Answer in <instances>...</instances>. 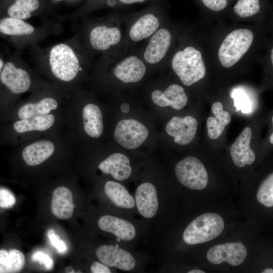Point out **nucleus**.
I'll list each match as a JSON object with an SVG mask.
<instances>
[{"mask_svg":"<svg viewBox=\"0 0 273 273\" xmlns=\"http://www.w3.org/2000/svg\"><path fill=\"white\" fill-rule=\"evenodd\" d=\"M149 131L139 121L133 119H123L117 124L114 139L122 147L128 149L139 147L147 139Z\"/></svg>","mask_w":273,"mask_h":273,"instance_id":"nucleus-10","label":"nucleus"},{"mask_svg":"<svg viewBox=\"0 0 273 273\" xmlns=\"http://www.w3.org/2000/svg\"><path fill=\"white\" fill-rule=\"evenodd\" d=\"M172 40L170 32L166 28L158 29L151 37L144 53L145 60L151 64L160 62L168 52Z\"/></svg>","mask_w":273,"mask_h":273,"instance_id":"nucleus-15","label":"nucleus"},{"mask_svg":"<svg viewBox=\"0 0 273 273\" xmlns=\"http://www.w3.org/2000/svg\"><path fill=\"white\" fill-rule=\"evenodd\" d=\"M121 38L119 28L116 27H109L105 25L98 26L94 28L89 34V40L92 46L99 51H105L111 46L117 44Z\"/></svg>","mask_w":273,"mask_h":273,"instance_id":"nucleus-21","label":"nucleus"},{"mask_svg":"<svg viewBox=\"0 0 273 273\" xmlns=\"http://www.w3.org/2000/svg\"><path fill=\"white\" fill-rule=\"evenodd\" d=\"M235 95L232 97L234 99V106L237 111L241 110L243 113H250L251 111L250 101L242 93H237Z\"/></svg>","mask_w":273,"mask_h":273,"instance_id":"nucleus-31","label":"nucleus"},{"mask_svg":"<svg viewBox=\"0 0 273 273\" xmlns=\"http://www.w3.org/2000/svg\"><path fill=\"white\" fill-rule=\"evenodd\" d=\"M48 237L51 243L60 253H64L67 251V245L64 241L61 240L60 237L51 229L48 232Z\"/></svg>","mask_w":273,"mask_h":273,"instance_id":"nucleus-32","label":"nucleus"},{"mask_svg":"<svg viewBox=\"0 0 273 273\" xmlns=\"http://www.w3.org/2000/svg\"><path fill=\"white\" fill-rule=\"evenodd\" d=\"M188 273H205V272L198 269H193L189 271Z\"/></svg>","mask_w":273,"mask_h":273,"instance_id":"nucleus-37","label":"nucleus"},{"mask_svg":"<svg viewBox=\"0 0 273 273\" xmlns=\"http://www.w3.org/2000/svg\"><path fill=\"white\" fill-rule=\"evenodd\" d=\"M89 269L92 273L117 272V270L111 268L97 260H95L92 262Z\"/></svg>","mask_w":273,"mask_h":273,"instance_id":"nucleus-34","label":"nucleus"},{"mask_svg":"<svg viewBox=\"0 0 273 273\" xmlns=\"http://www.w3.org/2000/svg\"><path fill=\"white\" fill-rule=\"evenodd\" d=\"M171 66L175 74L187 86L202 79L206 73L201 52L192 46L177 51L172 59Z\"/></svg>","mask_w":273,"mask_h":273,"instance_id":"nucleus-5","label":"nucleus"},{"mask_svg":"<svg viewBox=\"0 0 273 273\" xmlns=\"http://www.w3.org/2000/svg\"><path fill=\"white\" fill-rule=\"evenodd\" d=\"M63 109L50 114L17 120L0 126V145L16 147L63 130Z\"/></svg>","mask_w":273,"mask_h":273,"instance_id":"nucleus-2","label":"nucleus"},{"mask_svg":"<svg viewBox=\"0 0 273 273\" xmlns=\"http://www.w3.org/2000/svg\"><path fill=\"white\" fill-rule=\"evenodd\" d=\"M262 273H272L273 272V269L270 268H267L264 269L262 272Z\"/></svg>","mask_w":273,"mask_h":273,"instance_id":"nucleus-38","label":"nucleus"},{"mask_svg":"<svg viewBox=\"0 0 273 273\" xmlns=\"http://www.w3.org/2000/svg\"><path fill=\"white\" fill-rule=\"evenodd\" d=\"M50 64L54 76L65 82L74 79L81 69L78 59L73 50L64 43L52 48L50 54Z\"/></svg>","mask_w":273,"mask_h":273,"instance_id":"nucleus-7","label":"nucleus"},{"mask_svg":"<svg viewBox=\"0 0 273 273\" xmlns=\"http://www.w3.org/2000/svg\"><path fill=\"white\" fill-rule=\"evenodd\" d=\"M254 40V32L248 28H237L229 32L222 40L217 51L219 64L226 68L238 64L250 50Z\"/></svg>","mask_w":273,"mask_h":273,"instance_id":"nucleus-4","label":"nucleus"},{"mask_svg":"<svg viewBox=\"0 0 273 273\" xmlns=\"http://www.w3.org/2000/svg\"><path fill=\"white\" fill-rule=\"evenodd\" d=\"M174 171L178 182L189 189L201 190L207 186L206 169L202 162L195 157L188 156L178 162Z\"/></svg>","mask_w":273,"mask_h":273,"instance_id":"nucleus-9","label":"nucleus"},{"mask_svg":"<svg viewBox=\"0 0 273 273\" xmlns=\"http://www.w3.org/2000/svg\"><path fill=\"white\" fill-rule=\"evenodd\" d=\"M58 1V0H57Z\"/></svg>","mask_w":273,"mask_h":273,"instance_id":"nucleus-43","label":"nucleus"},{"mask_svg":"<svg viewBox=\"0 0 273 273\" xmlns=\"http://www.w3.org/2000/svg\"><path fill=\"white\" fill-rule=\"evenodd\" d=\"M272 56H273V49L272 48H271V50H270V61L271 62V64L272 65V62H273V60H272Z\"/></svg>","mask_w":273,"mask_h":273,"instance_id":"nucleus-40","label":"nucleus"},{"mask_svg":"<svg viewBox=\"0 0 273 273\" xmlns=\"http://www.w3.org/2000/svg\"><path fill=\"white\" fill-rule=\"evenodd\" d=\"M269 141L271 144H273V133H272L271 134L269 137Z\"/></svg>","mask_w":273,"mask_h":273,"instance_id":"nucleus-42","label":"nucleus"},{"mask_svg":"<svg viewBox=\"0 0 273 273\" xmlns=\"http://www.w3.org/2000/svg\"><path fill=\"white\" fill-rule=\"evenodd\" d=\"M247 254V249L241 242L219 244L211 247L207 252L208 260L214 264L226 262L233 266L243 262Z\"/></svg>","mask_w":273,"mask_h":273,"instance_id":"nucleus-11","label":"nucleus"},{"mask_svg":"<svg viewBox=\"0 0 273 273\" xmlns=\"http://www.w3.org/2000/svg\"><path fill=\"white\" fill-rule=\"evenodd\" d=\"M34 27L22 19L7 17L0 21V32L9 35L21 36L32 34Z\"/></svg>","mask_w":273,"mask_h":273,"instance_id":"nucleus-26","label":"nucleus"},{"mask_svg":"<svg viewBox=\"0 0 273 273\" xmlns=\"http://www.w3.org/2000/svg\"><path fill=\"white\" fill-rule=\"evenodd\" d=\"M16 203L14 195L8 189L0 188V207L10 208Z\"/></svg>","mask_w":273,"mask_h":273,"instance_id":"nucleus-30","label":"nucleus"},{"mask_svg":"<svg viewBox=\"0 0 273 273\" xmlns=\"http://www.w3.org/2000/svg\"><path fill=\"white\" fill-rule=\"evenodd\" d=\"M211 111L215 117H209L206 121L208 136L212 140L218 138L224 131L225 126L230 122L231 116L229 112L223 110L219 102L214 103Z\"/></svg>","mask_w":273,"mask_h":273,"instance_id":"nucleus-22","label":"nucleus"},{"mask_svg":"<svg viewBox=\"0 0 273 273\" xmlns=\"http://www.w3.org/2000/svg\"><path fill=\"white\" fill-rule=\"evenodd\" d=\"M203 9L217 13L226 10L235 0H195Z\"/></svg>","mask_w":273,"mask_h":273,"instance_id":"nucleus-29","label":"nucleus"},{"mask_svg":"<svg viewBox=\"0 0 273 273\" xmlns=\"http://www.w3.org/2000/svg\"><path fill=\"white\" fill-rule=\"evenodd\" d=\"M258 201L265 206H273V174H270L260 185L257 193Z\"/></svg>","mask_w":273,"mask_h":273,"instance_id":"nucleus-28","label":"nucleus"},{"mask_svg":"<svg viewBox=\"0 0 273 273\" xmlns=\"http://www.w3.org/2000/svg\"><path fill=\"white\" fill-rule=\"evenodd\" d=\"M98 194L101 207L126 217H139L133 195L120 182L104 181Z\"/></svg>","mask_w":273,"mask_h":273,"instance_id":"nucleus-3","label":"nucleus"},{"mask_svg":"<svg viewBox=\"0 0 273 273\" xmlns=\"http://www.w3.org/2000/svg\"><path fill=\"white\" fill-rule=\"evenodd\" d=\"M95 224L104 240L131 250L143 248L151 229L139 217L122 216L100 207Z\"/></svg>","mask_w":273,"mask_h":273,"instance_id":"nucleus-1","label":"nucleus"},{"mask_svg":"<svg viewBox=\"0 0 273 273\" xmlns=\"http://www.w3.org/2000/svg\"><path fill=\"white\" fill-rule=\"evenodd\" d=\"M98 169L119 182L128 180L132 176L133 168L129 158L124 154L115 153L101 161Z\"/></svg>","mask_w":273,"mask_h":273,"instance_id":"nucleus-13","label":"nucleus"},{"mask_svg":"<svg viewBox=\"0 0 273 273\" xmlns=\"http://www.w3.org/2000/svg\"><path fill=\"white\" fill-rule=\"evenodd\" d=\"M120 109L122 112L126 113L130 110V107L129 105L126 103H123L120 106Z\"/></svg>","mask_w":273,"mask_h":273,"instance_id":"nucleus-35","label":"nucleus"},{"mask_svg":"<svg viewBox=\"0 0 273 273\" xmlns=\"http://www.w3.org/2000/svg\"><path fill=\"white\" fill-rule=\"evenodd\" d=\"M81 116L84 132L93 139L100 138L103 132L102 112L94 103H87L81 109Z\"/></svg>","mask_w":273,"mask_h":273,"instance_id":"nucleus-20","label":"nucleus"},{"mask_svg":"<svg viewBox=\"0 0 273 273\" xmlns=\"http://www.w3.org/2000/svg\"><path fill=\"white\" fill-rule=\"evenodd\" d=\"M25 256L20 251L0 250V273L19 272L25 264Z\"/></svg>","mask_w":273,"mask_h":273,"instance_id":"nucleus-25","label":"nucleus"},{"mask_svg":"<svg viewBox=\"0 0 273 273\" xmlns=\"http://www.w3.org/2000/svg\"><path fill=\"white\" fill-rule=\"evenodd\" d=\"M160 22L152 14H147L138 19L131 27L129 35L134 41H139L149 37L158 29Z\"/></svg>","mask_w":273,"mask_h":273,"instance_id":"nucleus-23","label":"nucleus"},{"mask_svg":"<svg viewBox=\"0 0 273 273\" xmlns=\"http://www.w3.org/2000/svg\"><path fill=\"white\" fill-rule=\"evenodd\" d=\"M3 67V62L1 60H0V75L2 71Z\"/></svg>","mask_w":273,"mask_h":273,"instance_id":"nucleus-41","label":"nucleus"},{"mask_svg":"<svg viewBox=\"0 0 273 273\" xmlns=\"http://www.w3.org/2000/svg\"><path fill=\"white\" fill-rule=\"evenodd\" d=\"M66 272H75V270L72 267H67L66 269Z\"/></svg>","mask_w":273,"mask_h":273,"instance_id":"nucleus-39","label":"nucleus"},{"mask_svg":"<svg viewBox=\"0 0 273 273\" xmlns=\"http://www.w3.org/2000/svg\"><path fill=\"white\" fill-rule=\"evenodd\" d=\"M224 222L218 214H203L191 221L183 232L182 238L187 244L195 245L209 242L222 232Z\"/></svg>","mask_w":273,"mask_h":273,"instance_id":"nucleus-6","label":"nucleus"},{"mask_svg":"<svg viewBox=\"0 0 273 273\" xmlns=\"http://www.w3.org/2000/svg\"><path fill=\"white\" fill-rule=\"evenodd\" d=\"M0 82L14 96L27 92L31 85L29 74L21 68H17L12 62L7 63L3 67Z\"/></svg>","mask_w":273,"mask_h":273,"instance_id":"nucleus-12","label":"nucleus"},{"mask_svg":"<svg viewBox=\"0 0 273 273\" xmlns=\"http://www.w3.org/2000/svg\"><path fill=\"white\" fill-rule=\"evenodd\" d=\"M146 70V66L141 59L130 56L116 65L114 74L116 78L125 83H135L143 78Z\"/></svg>","mask_w":273,"mask_h":273,"instance_id":"nucleus-18","label":"nucleus"},{"mask_svg":"<svg viewBox=\"0 0 273 273\" xmlns=\"http://www.w3.org/2000/svg\"><path fill=\"white\" fill-rule=\"evenodd\" d=\"M121 3L125 4H131L135 3H142L146 0H119Z\"/></svg>","mask_w":273,"mask_h":273,"instance_id":"nucleus-36","label":"nucleus"},{"mask_svg":"<svg viewBox=\"0 0 273 273\" xmlns=\"http://www.w3.org/2000/svg\"><path fill=\"white\" fill-rule=\"evenodd\" d=\"M197 128V120L193 116H174L166 124L165 130L169 135L173 137L175 143L185 146L194 140Z\"/></svg>","mask_w":273,"mask_h":273,"instance_id":"nucleus-14","label":"nucleus"},{"mask_svg":"<svg viewBox=\"0 0 273 273\" xmlns=\"http://www.w3.org/2000/svg\"><path fill=\"white\" fill-rule=\"evenodd\" d=\"M63 108L59 100L52 96L16 104L1 122L0 126L13 121L45 115Z\"/></svg>","mask_w":273,"mask_h":273,"instance_id":"nucleus-8","label":"nucleus"},{"mask_svg":"<svg viewBox=\"0 0 273 273\" xmlns=\"http://www.w3.org/2000/svg\"><path fill=\"white\" fill-rule=\"evenodd\" d=\"M154 104L161 107L170 106L180 110L186 106L188 98L184 88L177 84H171L164 92L156 89L151 94Z\"/></svg>","mask_w":273,"mask_h":273,"instance_id":"nucleus-17","label":"nucleus"},{"mask_svg":"<svg viewBox=\"0 0 273 273\" xmlns=\"http://www.w3.org/2000/svg\"><path fill=\"white\" fill-rule=\"evenodd\" d=\"M269 8L268 3L266 0H236L232 10L237 17L247 19L264 13Z\"/></svg>","mask_w":273,"mask_h":273,"instance_id":"nucleus-24","label":"nucleus"},{"mask_svg":"<svg viewBox=\"0 0 273 273\" xmlns=\"http://www.w3.org/2000/svg\"><path fill=\"white\" fill-rule=\"evenodd\" d=\"M51 208L54 215L60 219L71 218L75 208L72 191L65 186L57 187L53 192Z\"/></svg>","mask_w":273,"mask_h":273,"instance_id":"nucleus-19","label":"nucleus"},{"mask_svg":"<svg viewBox=\"0 0 273 273\" xmlns=\"http://www.w3.org/2000/svg\"><path fill=\"white\" fill-rule=\"evenodd\" d=\"M252 130L245 127L235 141L230 149V154L233 162L239 167L251 165L255 161V153L250 148Z\"/></svg>","mask_w":273,"mask_h":273,"instance_id":"nucleus-16","label":"nucleus"},{"mask_svg":"<svg viewBox=\"0 0 273 273\" xmlns=\"http://www.w3.org/2000/svg\"><path fill=\"white\" fill-rule=\"evenodd\" d=\"M31 259L34 261H38L40 264H43L47 269L50 270L53 267V261L51 258L47 254L38 251L34 253L31 256Z\"/></svg>","mask_w":273,"mask_h":273,"instance_id":"nucleus-33","label":"nucleus"},{"mask_svg":"<svg viewBox=\"0 0 273 273\" xmlns=\"http://www.w3.org/2000/svg\"><path fill=\"white\" fill-rule=\"evenodd\" d=\"M39 6L38 0H16L8 10L10 17L21 19H26L31 17L32 12L36 10Z\"/></svg>","mask_w":273,"mask_h":273,"instance_id":"nucleus-27","label":"nucleus"}]
</instances>
